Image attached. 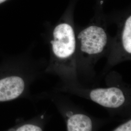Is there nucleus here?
Here are the masks:
<instances>
[{
	"label": "nucleus",
	"instance_id": "obj_1",
	"mask_svg": "<svg viewBox=\"0 0 131 131\" xmlns=\"http://www.w3.org/2000/svg\"><path fill=\"white\" fill-rule=\"evenodd\" d=\"M71 3L64 17L52 31L50 40L51 59L44 72L58 76L66 87H82L78 80L76 39L69 17L73 9Z\"/></svg>",
	"mask_w": 131,
	"mask_h": 131
},
{
	"label": "nucleus",
	"instance_id": "obj_2",
	"mask_svg": "<svg viewBox=\"0 0 131 131\" xmlns=\"http://www.w3.org/2000/svg\"><path fill=\"white\" fill-rule=\"evenodd\" d=\"M21 57H7L0 63V104L20 99L33 101L30 86L40 75L36 68Z\"/></svg>",
	"mask_w": 131,
	"mask_h": 131
},
{
	"label": "nucleus",
	"instance_id": "obj_3",
	"mask_svg": "<svg viewBox=\"0 0 131 131\" xmlns=\"http://www.w3.org/2000/svg\"><path fill=\"white\" fill-rule=\"evenodd\" d=\"M60 90L98 104L107 111L111 117L124 120L131 117L130 90L122 84L95 89L63 86Z\"/></svg>",
	"mask_w": 131,
	"mask_h": 131
},
{
	"label": "nucleus",
	"instance_id": "obj_4",
	"mask_svg": "<svg viewBox=\"0 0 131 131\" xmlns=\"http://www.w3.org/2000/svg\"><path fill=\"white\" fill-rule=\"evenodd\" d=\"M33 97L34 101L48 100L52 102L65 122L66 131H99L104 125L117 119L95 117L67 96L59 94L41 93Z\"/></svg>",
	"mask_w": 131,
	"mask_h": 131
},
{
	"label": "nucleus",
	"instance_id": "obj_5",
	"mask_svg": "<svg viewBox=\"0 0 131 131\" xmlns=\"http://www.w3.org/2000/svg\"><path fill=\"white\" fill-rule=\"evenodd\" d=\"M76 52L86 60H96L106 52L109 45L107 33L101 25L93 24L81 30L77 36Z\"/></svg>",
	"mask_w": 131,
	"mask_h": 131
},
{
	"label": "nucleus",
	"instance_id": "obj_6",
	"mask_svg": "<svg viewBox=\"0 0 131 131\" xmlns=\"http://www.w3.org/2000/svg\"><path fill=\"white\" fill-rule=\"evenodd\" d=\"M109 63L114 65L131 57V16L128 15L118 30L117 37L111 48Z\"/></svg>",
	"mask_w": 131,
	"mask_h": 131
},
{
	"label": "nucleus",
	"instance_id": "obj_7",
	"mask_svg": "<svg viewBox=\"0 0 131 131\" xmlns=\"http://www.w3.org/2000/svg\"><path fill=\"white\" fill-rule=\"evenodd\" d=\"M51 117L47 112L41 113L28 119H19L13 126L3 131H44Z\"/></svg>",
	"mask_w": 131,
	"mask_h": 131
},
{
	"label": "nucleus",
	"instance_id": "obj_8",
	"mask_svg": "<svg viewBox=\"0 0 131 131\" xmlns=\"http://www.w3.org/2000/svg\"><path fill=\"white\" fill-rule=\"evenodd\" d=\"M111 131H131V117L123 120L121 124Z\"/></svg>",
	"mask_w": 131,
	"mask_h": 131
},
{
	"label": "nucleus",
	"instance_id": "obj_9",
	"mask_svg": "<svg viewBox=\"0 0 131 131\" xmlns=\"http://www.w3.org/2000/svg\"><path fill=\"white\" fill-rule=\"evenodd\" d=\"M6 1L7 0H0V4H2V3H4L5 2H6Z\"/></svg>",
	"mask_w": 131,
	"mask_h": 131
}]
</instances>
